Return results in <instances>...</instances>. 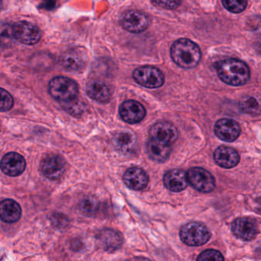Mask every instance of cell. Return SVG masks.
<instances>
[{
  "instance_id": "d4e9b609",
  "label": "cell",
  "mask_w": 261,
  "mask_h": 261,
  "mask_svg": "<svg viewBox=\"0 0 261 261\" xmlns=\"http://www.w3.org/2000/svg\"><path fill=\"white\" fill-rule=\"evenodd\" d=\"M13 37V27L5 22H0V46H8Z\"/></svg>"
},
{
  "instance_id": "d6986e66",
  "label": "cell",
  "mask_w": 261,
  "mask_h": 261,
  "mask_svg": "<svg viewBox=\"0 0 261 261\" xmlns=\"http://www.w3.org/2000/svg\"><path fill=\"white\" fill-rule=\"evenodd\" d=\"M163 183L171 192H181L187 188V175L181 169H172L165 174Z\"/></svg>"
},
{
  "instance_id": "4fadbf2b",
  "label": "cell",
  "mask_w": 261,
  "mask_h": 261,
  "mask_svg": "<svg viewBox=\"0 0 261 261\" xmlns=\"http://www.w3.org/2000/svg\"><path fill=\"white\" fill-rule=\"evenodd\" d=\"M27 163L22 155L16 152H10L4 155L0 163L4 173L10 176H18L25 171Z\"/></svg>"
},
{
  "instance_id": "5bb4252c",
  "label": "cell",
  "mask_w": 261,
  "mask_h": 261,
  "mask_svg": "<svg viewBox=\"0 0 261 261\" xmlns=\"http://www.w3.org/2000/svg\"><path fill=\"white\" fill-rule=\"evenodd\" d=\"M241 131L240 125L230 119H221L215 123V134L223 141L228 143L234 141L239 137Z\"/></svg>"
},
{
  "instance_id": "ba28073f",
  "label": "cell",
  "mask_w": 261,
  "mask_h": 261,
  "mask_svg": "<svg viewBox=\"0 0 261 261\" xmlns=\"http://www.w3.org/2000/svg\"><path fill=\"white\" fill-rule=\"evenodd\" d=\"M150 139L163 144L171 146L176 141L178 133L177 128L169 122L161 121L155 123L149 130Z\"/></svg>"
},
{
  "instance_id": "d6a6232c",
  "label": "cell",
  "mask_w": 261,
  "mask_h": 261,
  "mask_svg": "<svg viewBox=\"0 0 261 261\" xmlns=\"http://www.w3.org/2000/svg\"><path fill=\"white\" fill-rule=\"evenodd\" d=\"M57 0H43L40 5V8L46 10H53L56 7Z\"/></svg>"
},
{
  "instance_id": "3957f363",
  "label": "cell",
  "mask_w": 261,
  "mask_h": 261,
  "mask_svg": "<svg viewBox=\"0 0 261 261\" xmlns=\"http://www.w3.org/2000/svg\"><path fill=\"white\" fill-rule=\"evenodd\" d=\"M180 238L186 245L199 247L211 239L212 233L204 224L198 222H189L180 229Z\"/></svg>"
},
{
  "instance_id": "83f0119b",
  "label": "cell",
  "mask_w": 261,
  "mask_h": 261,
  "mask_svg": "<svg viewBox=\"0 0 261 261\" xmlns=\"http://www.w3.org/2000/svg\"><path fill=\"white\" fill-rule=\"evenodd\" d=\"M222 4L229 12L240 13L247 7V0H222Z\"/></svg>"
},
{
  "instance_id": "1f68e13d",
  "label": "cell",
  "mask_w": 261,
  "mask_h": 261,
  "mask_svg": "<svg viewBox=\"0 0 261 261\" xmlns=\"http://www.w3.org/2000/svg\"><path fill=\"white\" fill-rule=\"evenodd\" d=\"M51 222L53 225L59 228H64L68 224V220L66 217L61 214H55L51 218Z\"/></svg>"
},
{
  "instance_id": "836d02e7",
  "label": "cell",
  "mask_w": 261,
  "mask_h": 261,
  "mask_svg": "<svg viewBox=\"0 0 261 261\" xmlns=\"http://www.w3.org/2000/svg\"><path fill=\"white\" fill-rule=\"evenodd\" d=\"M1 7H2V0H0V10H1Z\"/></svg>"
},
{
  "instance_id": "cb8c5ba5",
  "label": "cell",
  "mask_w": 261,
  "mask_h": 261,
  "mask_svg": "<svg viewBox=\"0 0 261 261\" xmlns=\"http://www.w3.org/2000/svg\"><path fill=\"white\" fill-rule=\"evenodd\" d=\"M240 108L245 114L258 115L259 114V105L257 100L252 97H246L240 101Z\"/></svg>"
},
{
  "instance_id": "8fae6325",
  "label": "cell",
  "mask_w": 261,
  "mask_h": 261,
  "mask_svg": "<svg viewBox=\"0 0 261 261\" xmlns=\"http://www.w3.org/2000/svg\"><path fill=\"white\" fill-rule=\"evenodd\" d=\"M144 107L136 100H126L120 107V115L126 123L134 124L140 123L146 117Z\"/></svg>"
},
{
  "instance_id": "4dcf8cb0",
  "label": "cell",
  "mask_w": 261,
  "mask_h": 261,
  "mask_svg": "<svg viewBox=\"0 0 261 261\" xmlns=\"http://www.w3.org/2000/svg\"><path fill=\"white\" fill-rule=\"evenodd\" d=\"M155 5L167 10H174L179 7L181 0H152Z\"/></svg>"
},
{
  "instance_id": "f546056e",
  "label": "cell",
  "mask_w": 261,
  "mask_h": 261,
  "mask_svg": "<svg viewBox=\"0 0 261 261\" xmlns=\"http://www.w3.org/2000/svg\"><path fill=\"white\" fill-rule=\"evenodd\" d=\"M224 258L221 252L216 250H207L203 251L197 258V260H224Z\"/></svg>"
},
{
  "instance_id": "277c9868",
  "label": "cell",
  "mask_w": 261,
  "mask_h": 261,
  "mask_svg": "<svg viewBox=\"0 0 261 261\" xmlns=\"http://www.w3.org/2000/svg\"><path fill=\"white\" fill-rule=\"evenodd\" d=\"M48 90L51 97L62 103L77 98L79 91L77 83L65 77L53 79L48 85Z\"/></svg>"
},
{
  "instance_id": "7a4b0ae2",
  "label": "cell",
  "mask_w": 261,
  "mask_h": 261,
  "mask_svg": "<svg viewBox=\"0 0 261 261\" xmlns=\"http://www.w3.org/2000/svg\"><path fill=\"white\" fill-rule=\"evenodd\" d=\"M171 57L182 68H194L201 60L199 47L188 39H180L171 47Z\"/></svg>"
},
{
  "instance_id": "f1b7e54d",
  "label": "cell",
  "mask_w": 261,
  "mask_h": 261,
  "mask_svg": "<svg viewBox=\"0 0 261 261\" xmlns=\"http://www.w3.org/2000/svg\"><path fill=\"white\" fill-rule=\"evenodd\" d=\"M14 100L11 94L6 90L0 88V112H7L13 108Z\"/></svg>"
},
{
  "instance_id": "7c38bea8",
  "label": "cell",
  "mask_w": 261,
  "mask_h": 261,
  "mask_svg": "<svg viewBox=\"0 0 261 261\" xmlns=\"http://www.w3.org/2000/svg\"><path fill=\"white\" fill-rule=\"evenodd\" d=\"M97 244L100 248L107 252H114L121 247L123 237L120 232L113 229H103L96 236Z\"/></svg>"
},
{
  "instance_id": "5b68a950",
  "label": "cell",
  "mask_w": 261,
  "mask_h": 261,
  "mask_svg": "<svg viewBox=\"0 0 261 261\" xmlns=\"http://www.w3.org/2000/svg\"><path fill=\"white\" fill-rule=\"evenodd\" d=\"M133 77L137 84L151 89L160 88L165 82L163 72L158 68L152 66H143L137 68L133 73Z\"/></svg>"
},
{
  "instance_id": "ac0fdd59",
  "label": "cell",
  "mask_w": 261,
  "mask_h": 261,
  "mask_svg": "<svg viewBox=\"0 0 261 261\" xmlns=\"http://www.w3.org/2000/svg\"><path fill=\"white\" fill-rule=\"evenodd\" d=\"M123 181L129 189L135 191L143 190L149 183V177L143 169L133 167L125 172Z\"/></svg>"
},
{
  "instance_id": "e0dca14e",
  "label": "cell",
  "mask_w": 261,
  "mask_h": 261,
  "mask_svg": "<svg viewBox=\"0 0 261 261\" xmlns=\"http://www.w3.org/2000/svg\"><path fill=\"white\" fill-rule=\"evenodd\" d=\"M114 148L123 155H133L137 150L136 136L129 131L117 133L113 139Z\"/></svg>"
},
{
  "instance_id": "2e32d148",
  "label": "cell",
  "mask_w": 261,
  "mask_h": 261,
  "mask_svg": "<svg viewBox=\"0 0 261 261\" xmlns=\"http://www.w3.org/2000/svg\"><path fill=\"white\" fill-rule=\"evenodd\" d=\"M42 172L47 178L53 181L62 178L65 172V162L62 157L50 155L42 163Z\"/></svg>"
},
{
  "instance_id": "7402d4cb",
  "label": "cell",
  "mask_w": 261,
  "mask_h": 261,
  "mask_svg": "<svg viewBox=\"0 0 261 261\" xmlns=\"http://www.w3.org/2000/svg\"><path fill=\"white\" fill-rule=\"evenodd\" d=\"M87 94L96 101L106 103L111 99V91L103 82L91 81L87 85Z\"/></svg>"
},
{
  "instance_id": "ffe728a7",
  "label": "cell",
  "mask_w": 261,
  "mask_h": 261,
  "mask_svg": "<svg viewBox=\"0 0 261 261\" xmlns=\"http://www.w3.org/2000/svg\"><path fill=\"white\" fill-rule=\"evenodd\" d=\"M217 164L224 169H231L239 163L240 156L235 149L227 146H220L214 152Z\"/></svg>"
},
{
  "instance_id": "52a82bcc",
  "label": "cell",
  "mask_w": 261,
  "mask_h": 261,
  "mask_svg": "<svg viewBox=\"0 0 261 261\" xmlns=\"http://www.w3.org/2000/svg\"><path fill=\"white\" fill-rule=\"evenodd\" d=\"M13 37L25 45H35L41 39L40 30L27 21H19L13 27Z\"/></svg>"
},
{
  "instance_id": "8992f818",
  "label": "cell",
  "mask_w": 261,
  "mask_h": 261,
  "mask_svg": "<svg viewBox=\"0 0 261 261\" xmlns=\"http://www.w3.org/2000/svg\"><path fill=\"white\" fill-rule=\"evenodd\" d=\"M186 175L188 182L198 192L208 193L215 189V178L208 171L202 168H192Z\"/></svg>"
},
{
  "instance_id": "4316f807",
  "label": "cell",
  "mask_w": 261,
  "mask_h": 261,
  "mask_svg": "<svg viewBox=\"0 0 261 261\" xmlns=\"http://www.w3.org/2000/svg\"><path fill=\"white\" fill-rule=\"evenodd\" d=\"M62 105L67 112L69 113L74 117H81L85 111L84 103H81L76 99L71 100V101L63 102L62 103Z\"/></svg>"
},
{
  "instance_id": "9a60e30c",
  "label": "cell",
  "mask_w": 261,
  "mask_h": 261,
  "mask_svg": "<svg viewBox=\"0 0 261 261\" xmlns=\"http://www.w3.org/2000/svg\"><path fill=\"white\" fill-rule=\"evenodd\" d=\"M231 230L239 239L250 241L256 236L257 227L254 221L250 218H238L232 223Z\"/></svg>"
},
{
  "instance_id": "30bf717a",
  "label": "cell",
  "mask_w": 261,
  "mask_h": 261,
  "mask_svg": "<svg viewBox=\"0 0 261 261\" xmlns=\"http://www.w3.org/2000/svg\"><path fill=\"white\" fill-rule=\"evenodd\" d=\"M120 23L123 28L129 33H140L147 30L149 19L144 13L130 10L122 15Z\"/></svg>"
},
{
  "instance_id": "9c48e42d",
  "label": "cell",
  "mask_w": 261,
  "mask_h": 261,
  "mask_svg": "<svg viewBox=\"0 0 261 261\" xmlns=\"http://www.w3.org/2000/svg\"><path fill=\"white\" fill-rule=\"evenodd\" d=\"M88 56L82 48H72L62 54L60 58L62 66L69 71H81L86 66Z\"/></svg>"
},
{
  "instance_id": "603a6c76",
  "label": "cell",
  "mask_w": 261,
  "mask_h": 261,
  "mask_svg": "<svg viewBox=\"0 0 261 261\" xmlns=\"http://www.w3.org/2000/svg\"><path fill=\"white\" fill-rule=\"evenodd\" d=\"M147 152L151 160L156 163H163L169 159L171 147L150 139L147 143Z\"/></svg>"
},
{
  "instance_id": "44dd1931",
  "label": "cell",
  "mask_w": 261,
  "mask_h": 261,
  "mask_svg": "<svg viewBox=\"0 0 261 261\" xmlns=\"http://www.w3.org/2000/svg\"><path fill=\"white\" fill-rule=\"evenodd\" d=\"M22 215L20 205L14 200L6 199L0 202V218L4 222L14 223Z\"/></svg>"
},
{
  "instance_id": "6da1fadb",
  "label": "cell",
  "mask_w": 261,
  "mask_h": 261,
  "mask_svg": "<svg viewBox=\"0 0 261 261\" xmlns=\"http://www.w3.org/2000/svg\"><path fill=\"white\" fill-rule=\"evenodd\" d=\"M217 72L223 82L231 86L245 85L250 79L248 66L238 59H229L220 62Z\"/></svg>"
},
{
  "instance_id": "484cf974",
  "label": "cell",
  "mask_w": 261,
  "mask_h": 261,
  "mask_svg": "<svg viewBox=\"0 0 261 261\" xmlns=\"http://www.w3.org/2000/svg\"><path fill=\"white\" fill-rule=\"evenodd\" d=\"M99 207L98 201L92 198H85L80 203L81 212L87 216H94L98 212Z\"/></svg>"
}]
</instances>
